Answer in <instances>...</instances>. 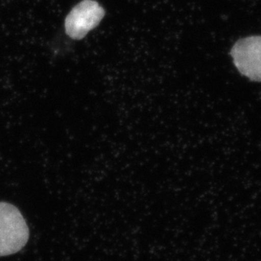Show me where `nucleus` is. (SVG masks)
I'll return each instance as SVG.
<instances>
[{"label": "nucleus", "instance_id": "f257e3e1", "mask_svg": "<svg viewBox=\"0 0 261 261\" xmlns=\"http://www.w3.org/2000/svg\"><path fill=\"white\" fill-rule=\"evenodd\" d=\"M28 239L29 228L20 211L10 203L0 202V256L20 251Z\"/></svg>", "mask_w": 261, "mask_h": 261}, {"label": "nucleus", "instance_id": "f03ea898", "mask_svg": "<svg viewBox=\"0 0 261 261\" xmlns=\"http://www.w3.org/2000/svg\"><path fill=\"white\" fill-rule=\"evenodd\" d=\"M105 10L94 0H83L67 15L65 31L73 39H82L101 22Z\"/></svg>", "mask_w": 261, "mask_h": 261}, {"label": "nucleus", "instance_id": "7ed1b4c3", "mask_svg": "<svg viewBox=\"0 0 261 261\" xmlns=\"http://www.w3.org/2000/svg\"><path fill=\"white\" fill-rule=\"evenodd\" d=\"M237 69L253 82H261V37L240 39L231 50Z\"/></svg>", "mask_w": 261, "mask_h": 261}]
</instances>
